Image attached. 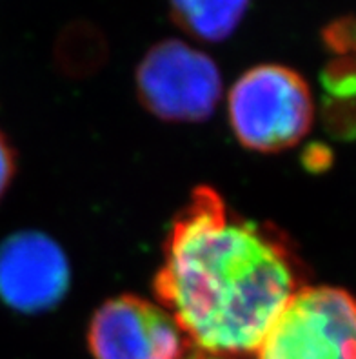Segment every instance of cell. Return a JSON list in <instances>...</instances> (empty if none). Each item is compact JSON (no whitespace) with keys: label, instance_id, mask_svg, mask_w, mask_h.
Masks as SVG:
<instances>
[{"label":"cell","instance_id":"6da1fadb","mask_svg":"<svg viewBox=\"0 0 356 359\" xmlns=\"http://www.w3.org/2000/svg\"><path fill=\"white\" fill-rule=\"evenodd\" d=\"M300 264L271 226L199 187L173 219L155 294L191 345L213 355L257 352L300 285Z\"/></svg>","mask_w":356,"mask_h":359},{"label":"cell","instance_id":"7a4b0ae2","mask_svg":"<svg viewBox=\"0 0 356 359\" xmlns=\"http://www.w3.org/2000/svg\"><path fill=\"white\" fill-rule=\"evenodd\" d=\"M313 117L311 90L287 66H255L229 91L231 128L248 150L275 154L291 148L311 130Z\"/></svg>","mask_w":356,"mask_h":359},{"label":"cell","instance_id":"3957f363","mask_svg":"<svg viewBox=\"0 0 356 359\" xmlns=\"http://www.w3.org/2000/svg\"><path fill=\"white\" fill-rule=\"evenodd\" d=\"M258 359H356V299L336 287H302L276 318Z\"/></svg>","mask_w":356,"mask_h":359},{"label":"cell","instance_id":"277c9868","mask_svg":"<svg viewBox=\"0 0 356 359\" xmlns=\"http://www.w3.org/2000/svg\"><path fill=\"white\" fill-rule=\"evenodd\" d=\"M138 99L169 123H200L215 111L222 95L217 62L176 39L155 44L136 68Z\"/></svg>","mask_w":356,"mask_h":359},{"label":"cell","instance_id":"5b68a950","mask_svg":"<svg viewBox=\"0 0 356 359\" xmlns=\"http://www.w3.org/2000/svg\"><path fill=\"white\" fill-rule=\"evenodd\" d=\"M87 345L95 359H185L190 348L167 310L129 294L106 301L97 310Z\"/></svg>","mask_w":356,"mask_h":359},{"label":"cell","instance_id":"8992f818","mask_svg":"<svg viewBox=\"0 0 356 359\" xmlns=\"http://www.w3.org/2000/svg\"><path fill=\"white\" fill-rule=\"evenodd\" d=\"M71 270L50 236L22 230L0 243V299L20 314H41L66 297Z\"/></svg>","mask_w":356,"mask_h":359},{"label":"cell","instance_id":"52a82bcc","mask_svg":"<svg viewBox=\"0 0 356 359\" xmlns=\"http://www.w3.org/2000/svg\"><path fill=\"white\" fill-rule=\"evenodd\" d=\"M251 0H169L171 17L185 33L206 42L229 39Z\"/></svg>","mask_w":356,"mask_h":359},{"label":"cell","instance_id":"ba28073f","mask_svg":"<svg viewBox=\"0 0 356 359\" xmlns=\"http://www.w3.org/2000/svg\"><path fill=\"white\" fill-rule=\"evenodd\" d=\"M324 42L331 51L356 64V17H343L325 27Z\"/></svg>","mask_w":356,"mask_h":359},{"label":"cell","instance_id":"9c48e42d","mask_svg":"<svg viewBox=\"0 0 356 359\" xmlns=\"http://www.w3.org/2000/svg\"><path fill=\"white\" fill-rule=\"evenodd\" d=\"M15 168H17V157H15L13 146L8 141V137L0 132V199L4 197L9 184L13 181Z\"/></svg>","mask_w":356,"mask_h":359},{"label":"cell","instance_id":"30bf717a","mask_svg":"<svg viewBox=\"0 0 356 359\" xmlns=\"http://www.w3.org/2000/svg\"><path fill=\"white\" fill-rule=\"evenodd\" d=\"M185 359H226V358H222V355L206 354V352L199 351V354H193V355H190V358H185Z\"/></svg>","mask_w":356,"mask_h":359}]
</instances>
